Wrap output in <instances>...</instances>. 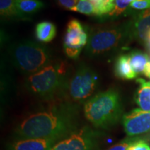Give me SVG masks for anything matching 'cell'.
<instances>
[{"label":"cell","instance_id":"cell-7","mask_svg":"<svg viewBox=\"0 0 150 150\" xmlns=\"http://www.w3.org/2000/svg\"><path fill=\"white\" fill-rule=\"evenodd\" d=\"M102 133L86 125L59 140L49 150H98Z\"/></svg>","mask_w":150,"mask_h":150},{"label":"cell","instance_id":"cell-1","mask_svg":"<svg viewBox=\"0 0 150 150\" xmlns=\"http://www.w3.org/2000/svg\"><path fill=\"white\" fill-rule=\"evenodd\" d=\"M79 105L64 99L50 102L47 106L26 115L17 125L19 138L63 139L79 127Z\"/></svg>","mask_w":150,"mask_h":150},{"label":"cell","instance_id":"cell-15","mask_svg":"<svg viewBox=\"0 0 150 150\" xmlns=\"http://www.w3.org/2000/svg\"><path fill=\"white\" fill-rule=\"evenodd\" d=\"M56 35L55 24L49 21L41 22L35 27V36L40 42H50Z\"/></svg>","mask_w":150,"mask_h":150},{"label":"cell","instance_id":"cell-8","mask_svg":"<svg viewBox=\"0 0 150 150\" xmlns=\"http://www.w3.org/2000/svg\"><path fill=\"white\" fill-rule=\"evenodd\" d=\"M125 132L129 136H134L150 131V111L136 108L122 117Z\"/></svg>","mask_w":150,"mask_h":150},{"label":"cell","instance_id":"cell-22","mask_svg":"<svg viewBox=\"0 0 150 150\" xmlns=\"http://www.w3.org/2000/svg\"><path fill=\"white\" fill-rule=\"evenodd\" d=\"M136 140V139H134V138H127V139L122 140L119 143L112 146L107 150H128L129 146Z\"/></svg>","mask_w":150,"mask_h":150},{"label":"cell","instance_id":"cell-11","mask_svg":"<svg viewBox=\"0 0 150 150\" xmlns=\"http://www.w3.org/2000/svg\"><path fill=\"white\" fill-rule=\"evenodd\" d=\"M61 140L59 138H19L11 142L8 150H49Z\"/></svg>","mask_w":150,"mask_h":150},{"label":"cell","instance_id":"cell-18","mask_svg":"<svg viewBox=\"0 0 150 150\" xmlns=\"http://www.w3.org/2000/svg\"><path fill=\"white\" fill-rule=\"evenodd\" d=\"M95 9V16L99 18L109 15L115 8V0H89Z\"/></svg>","mask_w":150,"mask_h":150},{"label":"cell","instance_id":"cell-5","mask_svg":"<svg viewBox=\"0 0 150 150\" xmlns=\"http://www.w3.org/2000/svg\"><path fill=\"white\" fill-rule=\"evenodd\" d=\"M129 42L127 22L96 27L89 31L85 54L91 58L106 57Z\"/></svg>","mask_w":150,"mask_h":150},{"label":"cell","instance_id":"cell-13","mask_svg":"<svg viewBox=\"0 0 150 150\" xmlns=\"http://www.w3.org/2000/svg\"><path fill=\"white\" fill-rule=\"evenodd\" d=\"M136 82L139 84L135 100L140 109L150 111V81L142 78L137 79Z\"/></svg>","mask_w":150,"mask_h":150},{"label":"cell","instance_id":"cell-6","mask_svg":"<svg viewBox=\"0 0 150 150\" xmlns=\"http://www.w3.org/2000/svg\"><path fill=\"white\" fill-rule=\"evenodd\" d=\"M99 76L95 70L84 63L70 73L65 83L63 99L80 105L91 99L98 88Z\"/></svg>","mask_w":150,"mask_h":150},{"label":"cell","instance_id":"cell-17","mask_svg":"<svg viewBox=\"0 0 150 150\" xmlns=\"http://www.w3.org/2000/svg\"><path fill=\"white\" fill-rule=\"evenodd\" d=\"M0 13L4 18L25 20L17 8L16 0H0Z\"/></svg>","mask_w":150,"mask_h":150},{"label":"cell","instance_id":"cell-9","mask_svg":"<svg viewBox=\"0 0 150 150\" xmlns=\"http://www.w3.org/2000/svg\"><path fill=\"white\" fill-rule=\"evenodd\" d=\"M88 40V33L79 21L72 19L67 25L64 37L63 48L82 50L86 46Z\"/></svg>","mask_w":150,"mask_h":150},{"label":"cell","instance_id":"cell-26","mask_svg":"<svg viewBox=\"0 0 150 150\" xmlns=\"http://www.w3.org/2000/svg\"><path fill=\"white\" fill-rule=\"evenodd\" d=\"M146 47V48L147 49V50L149 51L150 53V32L149 33V34L147 35V39H146V41L145 42V45H144Z\"/></svg>","mask_w":150,"mask_h":150},{"label":"cell","instance_id":"cell-10","mask_svg":"<svg viewBox=\"0 0 150 150\" xmlns=\"http://www.w3.org/2000/svg\"><path fill=\"white\" fill-rule=\"evenodd\" d=\"M130 41L137 40L145 45L150 32V8L136 14L132 20L127 22Z\"/></svg>","mask_w":150,"mask_h":150},{"label":"cell","instance_id":"cell-14","mask_svg":"<svg viewBox=\"0 0 150 150\" xmlns=\"http://www.w3.org/2000/svg\"><path fill=\"white\" fill-rule=\"evenodd\" d=\"M17 8L24 20L44 8L45 4L40 0H16Z\"/></svg>","mask_w":150,"mask_h":150},{"label":"cell","instance_id":"cell-12","mask_svg":"<svg viewBox=\"0 0 150 150\" xmlns=\"http://www.w3.org/2000/svg\"><path fill=\"white\" fill-rule=\"evenodd\" d=\"M114 72L117 77L124 80L134 79L138 76L131 68L129 54H121L118 56L115 63Z\"/></svg>","mask_w":150,"mask_h":150},{"label":"cell","instance_id":"cell-27","mask_svg":"<svg viewBox=\"0 0 150 150\" xmlns=\"http://www.w3.org/2000/svg\"><path fill=\"white\" fill-rule=\"evenodd\" d=\"M147 150H150V149H147Z\"/></svg>","mask_w":150,"mask_h":150},{"label":"cell","instance_id":"cell-3","mask_svg":"<svg viewBox=\"0 0 150 150\" xmlns=\"http://www.w3.org/2000/svg\"><path fill=\"white\" fill-rule=\"evenodd\" d=\"M84 115L97 129H108L123 117L119 92L115 88L96 94L84 104Z\"/></svg>","mask_w":150,"mask_h":150},{"label":"cell","instance_id":"cell-2","mask_svg":"<svg viewBox=\"0 0 150 150\" xmlns=\"http://www.w3.org/2000/svg\"><path fill=\"white\" fill-rule=\"evenodd\" d=\"M69 74L68 64L65 61H59L27 75L24 86L30 94L46 102L63 99Z\"/></svg>","mask_w":150,"mask_h":150},{"label":"cell","instance_id":"cell-20","mask_svg":"<svg viewBox=\"0 0 150 150\" xmlns=\"http://www.w3.org/2000/svg\"><path fill=\"white\" fill-rule=\"evenodd\" d=\"M130 4L127 0H115V8L108 16L113 18L120 16L126 11Z\"/></svg>","mask_w":150,"mask_h":150},{"label":"cell","instance_id":"cell-23","mask_svg":"<svg viewBox=\"0 0 150 150\" xmlns=\"http://www.w3.org/2000/svg\"><path fill=\"white\" fill-rule=\"evenodd\" d=\"M150 149L149 144L145 140H136L129 146L128 150H147Z\"/></svg>","mask_w":150,"mask_h":150},{"label":"cell","instance_id":"cell-16","mask_svg":"<svg viewBox=\"0 0 150 150\" xmlns=\"http://www.w3.org/2000/svg\"><path fill=\"white\" fill-rule=\"evenodd\" d=\"M131 68L137 75L143 73L144 69L149 61V56L140 50H135L129 54Z\"/></svg>","mask_w":150,"mask_h":150},{"label":"cell","instance_id":"cell-25","mask_svg":"<svg viewBox=\"0 0 150 150\" xmlns=\"http://www.w3.org/2000/svg\"><path fill=\"white\" fill-rule=\"evenodd\" d=\"M143 74L146 77L150 78V61H148V63L146 64L143 71Z\"/></svg>","mask_w":150,"mask_h":150},{"label":"cell","instance_id":"cell-21","mask_svg":"<svg viewBox=\"0 0 150 150\" xmlns=\"http://www.w3.org/2000/svg\"><path fill=\"white\" fill-rule=\"evenodd\" d=\"M129 8L138 11H145L150 8V0H136L131 2Z\"/></svg>","mask_w":150,"mask_h":150},{"label":"cell","instance_id":"cell-19","mask_svg":"<svg viewBox=\"0 0 150 150\" xmlns=\"http://www.w3.org/2000/svg\"><path fill=\"white\" fill-rule=\"evenodd\" d=\"M86 16H95V9L89 0H79L77 4L72 10Z\"/></svg>","mask_w":150,"mask_h":150},{"label":"cell","instance_id":"cell-4","mask_svg":"<svg viewBox=\"0 0 150 150\" xmlns=\"http://www.w3.org/2000/svg\"><path fill=\"white\" fill-rule=\"evenodd\" d=\"M9 61L23 74L35 73L53 63L52 52L47 47L32 40L13 43L8 48Z\"/></svg>","mask_w":150,"mask_h":150},{"label":"cell","instance_id":"cell-24","mask_svg":"<svg viewBox=\"0 0 150 150\" xmlns=\"http://www.w3.org/2000/svg\"><path fill=\"white\" fill-rule=\"evenodd\" d=\"M59 4L66 10L72 11L77 4L79 0H58Z\"/></svg>","mask_w":150,"mask_h":150}]
</instances>
